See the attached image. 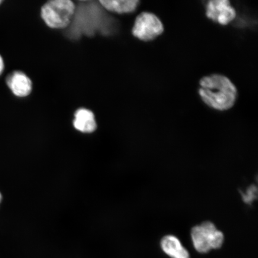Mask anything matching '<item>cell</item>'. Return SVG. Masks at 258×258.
Wrapping results in <instances>:
<instances>
[{
  "label": "cell",
  "instance_id": "obj_1",
  "mask_svg": "<svg viewBox=\"0 0 258 258\" xmlns=\"http://www.w3.org/2000/svg\"><path fill=\"white\" fill-rule=\"evenodd\" d=\"M199 93L205 104L218 111L231 109L237 98V90L234 84L228 77L217 74L201 79Z\"/></svg>",
  "mask_w": 258,
  "mask_h": 258
},
{
  "label": "cell",
  "instance_id": "obj_2",
  "mask_svg": "<svg viewBox=\"0 0 258 258\" xmlns=\"http://www.w3.org/2000/svg\"><path fill=\"white\" fill-rule=\"evenodd\" d=\"M76 11L73 0H48L40 9V17L48 28L54 30H64L72 23Z\"/></svg>",
  "mask_w": 258,
  "mask_h": 258
},
{
  "label": "cell",
  "instance_id": "obj_3",
  "mask_svg": "<svg viewBox=\"0 0 258 258\" xmlns=\"http://www.w3.org/2000/svg\"><path fill=\"white\" fill-rule=\"evenodd\" d=\"M194 246L200 253H205L212 249H219L223 244L224 236L211 222L196 226L191 230Z\"/></svg>",
  "mask_w": 258,
  "mask_h": 258
},
{
  "label": "cell",
  "instance_id": "obj_4",
  "mask_svg": "<svg viewBox=\"0 0 258 258\" xmlns=\"http://www.w3.org/2000/svg\"><path fill=\"white\" fill-rule=\"evenodd\" d=\"M162 22L156 15L150 12H143L135 18L132 34L142 41H153L163 34Z\"/></svg>",
  "mask_w": 258,
  "mask_h": 258
},
{
  "label": "cell",
  "instance_id": "obj_5",
  "mask_svg": "<svg viewBox=\"0 0 258 258\" xmlns=\"http://www.w3.org/2000/svg\"><path fill=\"white\" fill-rule=\"evenodd\" d=\"M206 14L212 21L221 25H227L234 20L236 12L227 0H212L208 3Z\"/></svg>",
  "mask_w": 258,
  "mask_h": 258
},
{
  "label": "cell",
  "instance_id": "obj_6",
  "mask_svg": "<svg viewBox=\"0 0 258 258\" xmlns=\"http://www.w3.org/2000/svg\"><path fill=\"white\" fill-rule=\"evenodd\" d=\"M6 85L13 95L18 98L30 96L32 90L31 79L21 70L13 71L6 78Z\"/></svg>",
  "mask_w": 258,
  "mask_h": 258
},
{
  "label": "cell",
  "instance_id": "obj_7",
  "mask_svg": "<svg viewBox=\"0 0 258 258\" xmlns=\"http://www.w3.org/2000/svg\"><path fill=\"white\" fill-rule=\"evenodd\" d=\"M72 124L76 131L83 134H92L98 124L94 113L85 108H79L74 112Z\"/></svg>",
  "mask_w": 258,
  "mask_h": 258
},
{
  "label": "cell",
  "instance_id": "obj_8",
  "mask_svg": "<svg viewBox=\"0 0 258 258\" xmlns=\"http://www.w3.org/2000/svg\"><path fill=\"white\" fill-rule=\"evenodd\" d=\"M99 2L106 12L117 15L132 14L140 5L138 0H99Z\"/></svg>",
  "mask_w": 258,
  "mask_h": 258
},
{
  "label": "cell",
  "instance_id": "obj_9",
  "mask_svg": "<svg viewBox=\"0 0 258 258\" xmlns=\"http://www.w3.org/2000/svg\"><path fill=\"white\" fill-rule=\"evenodd\" d=\"M161 249L172 258H189L188 251L175 236L168 235L161 240Z\"/></svg>",
  "mask_w": 258,
  "mask_h": 258
},
{
  "label": "cell",
  "instance_id": "obj_10",
  "mask_svg": "<svg viewBox=\"0 0 258 258\" xmlns=\"http://www.w3.org/2000/svg\"><path fill=\"white\" fill-rule=\"evenodd\" d=\"M257 189L256 186L251 185L245 192H241L242 199L246 204L250 205L257 198Z\"/></svg>",
  "mask_w": 258,
  "mask_h": 258
},
{
  "label": "cell",
  "instance_id": "obj_11",
  "mask_svg": "<svg viewBox=\"0 0 258 258\" xmlns=\"http://www.w3.org/2000/svg\"><path fill=\"white\" fill-rule=\"evenodd\" d=\"M5 67L4 60H3L2 56L0 55V76H1L3 72H4Z\"/></svg>",
  "mask_w": 258,
  "mask_h": 258
},
{
  "label": "cell",
  "instance_id": "obj_12",
  "mask_svg": "<svg viewBox=\"0 0 258 258\" xmlns=\"http://www.w3.org/2000/svg\"><path fill=\"white\" fill-rule=\"evenodd\" d=\"M2 201V195L1 192H0V203H1Z\"/></svg>",
  "mask_w": 258,
  "mask_h": 258
},
{
  "label": "cell",
  "instance_id": "obj_13",
  "mask_svg": "<svg viewBox=\"0 0 258 258\" xmlns=\"http://www.w3.org/2000/svg\"><path fill=\"white\" fill-rule=\"evenodd\" d=\"M3 2V0H0V5H1V4Z\"/></svg>",
  "mask_w": 258,
  "mask_h": 258
}]
</instances>
